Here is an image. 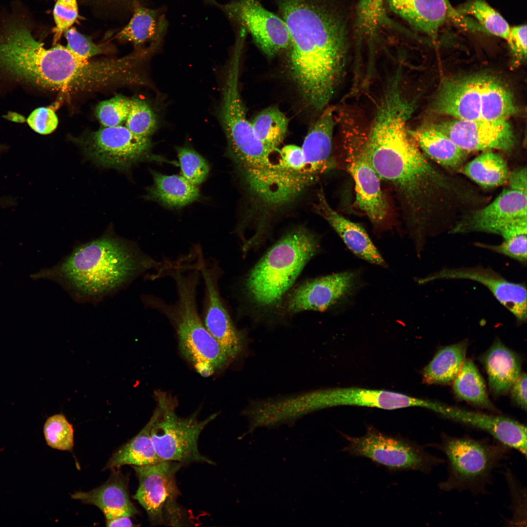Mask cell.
<instances>
[{"mask_svg":"<svg viewBox=\"0 0 527 527\" xmlns=\"http://www.w3.org/2000/svg\"><path fill=\"white\" fill-rule=\"evenodd\" d=\"M203 256L200 269L205 286L203 323L229 359H234L244 349L246 339L235 326L222 301L219 288V265L215 262L206 263Z\"/></svg>","mask_w":527,"mask_h":527,"instance_id":"9a60e30c","label":"cell"},{"mask_svg":"<svg viewBox=\"0 0 527 527\" xmlns=\"http://www.w3.org/2000/svg\"><path fill=\"white\" fill-rule=\"evenodd\" d=\"M107 527H133L134 525L130 519V517L120 516L113 519H107L106 521Z\"/></svg>","mask_w":527,"mask_h":527,"instance_id":"681fc988","label":"cell"},{"mask_svg":"<svg viewBox=\"0 0 527 527\" xmlns=\"http://www.w3.org/2000/svg\"><path fill=\"white\" fill-rule=\"evenodd\" d=\"M251 123L256 137L272 153L286 135L288 120L277 106H270L259 113Z\"/></svg>","mask_w":527,"mask_h":527,"instance_id":"836d02e7","label":"cell"},{"mask_svg":"<svg viewBox=\"0 0 527 527\" xmlns=\"http://www.w3.org/2000/svg\"><path fill=\"white\" fill-rule=\"evenodd\" d=\"M75 500L93 505L103 513L106 520L120 516L131 517L137 510L129 496L127 480L116 472L103 485L89 491H78L71 495Z\"/></svg>","mask_w":527,"mask_h":527,"instance_id":"d4e9b609","label":"cell"},{"mask_svg":"<svg viewBox=\"0 0 527 527\" xmlns=\"http://www.w3.org/2000/svg\"><path fill=\"white\" fill-rule=\"evenodd\" d=\"M485 75H474L445 82L434 103L439 114L463 120H481Z\"/></svg>","mask_w":527,"mask_h":527,"instance_id":"44dd1931","label":"cell"},{"mask_svg":"<svg viewBox=\"0 0 527 527\" xmlns=\"http://www.w3.org/2000/svg\"><path fill=\"white\" fill-rule=\"evenodd\" d=\"M461 15L474 16L488 32L507 39L510 28L507 22L484 0H470L460 5L456 10Z\"/></svg>","mask_w":527,"mask_h":527,"instance_id":"d590c367","label":"cell"},{"mask_svg":"<svg viewBox=\"0 0 527 527\" xmlns=\"http://www.w3.org/2000/svg\"><path fill=\"white\" fill-rule=\"evenodd\" d=\"M480 360L486 372L490 391L495 396L508 392L521 374L520 357L499 340L495 341Z\"/></svg>","mask_w":527,"mask_h":527,"instance_id":"484cf974","label":"cell"},{"mask_svg":"<svg viewBox=\"0 0 527 527\" xmlns=\"http://www.w3.org/2000/svg\"><path fill=\"white\" fill-rule=\"evenodd\" d=\"M153 184L147 189L145 198L168 207H179L196 201L200 196L197 185L182 176L166 175L152 171Z\"/></svg>","mask_w":527,"mask_h":527,"instance_id":"f1b7e54d","label":"cell"},{"mask_svg":"<svg viewBox=\"0 0 527 527\" xmlns=\"http://www.w3.org/2000/svg\"><path fill=\"white\" fill-rule=\"evenodd\" d=\"M344 437L348 441L344 451L367 458L394 471L412 470L429 473L445 461L414 442L385 434L371 427L363 436Z\"/></svg>","mask_w":527,"mask_h":527,"instance_id":"30bf717a","label":"cell"},{"mask_svg":"<svg viewBox=\"0 0 527 527\" xmlns=\"http://www.w3.org/2000/svg\"><path fill=\"white\" fill-rule=\"evenodd\" d=\"M516 111L513 96L507 87L496 78L485 76L481 120L507 119Z\"/></svg>","mask_w":527,"mask_h":527,"instance_id":"e575fe53","label":"cell"},{"mask_svg":"<svg viewBox=\"0 0 527 527\" xmlns=\"http://www.w3.org/2000/svg\"><path fill=\"white\" fill-rule=\"evenodd\" d=\"M125 126L133 134L149 138L156 130L157 119L151 107L138 98L130 100V108L125 121Z\"/></svg>","mask_w":527,"mask_h":527,"instance_id":"8d00e7d4","label":"cell"},{"mask_svg":"<svg viewBox=\"0 0 527 527\" xmlns=\"http://www.w3.org/2000/svg\"><path fill=\"white\" fill-rule=\"evenodd\" d=\"M182 464L172 461L142 466H132L139 482L133 496L154 525L164 524V517L177 507L180 495L176 475Z\"/></svg>","mask_w":527,"mask_h":527,"instance_id":"5bb4252c","label":"cell"},{"mask_svg":"<svg viewBox=\"0 0 527 527\" xmlns=\"http://www.w3.org/2000/svg\"><path fill=\"white\" fill-rule=\"evenodd\" d=\"M446 0V2H447V3H448V4H450V3H449V1H448V0Z\"/></svg>","mask_w":527,"mask_h":527,"instance_id":"816d5d0a","label":"cell"},{"mask_svg":"<svg viewBox=\"0 0 527 527\" xmlns=\"http://www.w3.org/2000/svg\"><path fill=\"white\" fill-rule=\"evenodd\" d=\"M277 163L282 168L293 173L313 177L304 172L305 163L302 147L293 144L287 145L282 148Z\"/></svg>","mask_w":527,"mask_h":527,"instance_id":"bcb514c9","label":"cell"},{"mask_svg":"<svg viewBox=\"0 0 527 527\" xmlns=\"http://www.w3.org/2000/svg\"><path fill=\"white\" fill-rule=\"evenodd\" d=\"M313 209L330 224L353 254L371 264L382 267L387 266L364 228L335 211L322 190L317 194Z\"/></svg>","mask_w":527,"mask_h":527,"instance_id":"7402d4cb","label":"cell"},{"mask_svg":"<svg viewBox=\"0 0 527 527\" xmlns=\"http://www.w3.org/2000/svg\"><path fill=\"white\" fill-rule=\"evenodd\" d=\"M409 132L427 158L448 170H459L468 154L432 126L409 129Z\"/></svg>","mask_w":527,"mask_h":527,"instance_id":"4316f807","label":"cell"},{"mask_svg":"<svg viewBox=\"0 0 527 527\" xmlns=\"http://www.w3.org/2000/svg\"><path fill=\"white\" fill-rule=\"evenodd\" d=\"M366 137V131L357 127L343 128L342 157L354 182L356 203L380 232L389 227V207L368 155Z\"/></svg>","mask_w":527,"mask_h":527,"instance_id":"9c48e42d","label":"cell"},{"mask_svg":"<svg viewBox=\"0 0 527 527\" xmlns=\"http://www.w3.org/2000/svg\"><path fill=\"white\" fill-rule=\"evenodd\" d=\"M43 432L46 444L52 448L71 450L74 446V429L65 416L56 414L45 421Z\"/></svg>","mask_w":527,"mask_h":527,"instance_id":"74e56055","label":"cell"},{"mask_svg":"<svg viewBox=\"0 0 527 527\" xmlns=\"http://www.w3.org/2000/svg\"><path fill=\"white\" fill-rule=\"evenodd\" d=\"M3 203H4L3 202H1V201L0 200V204Z\"/></svg>","mask_w":527,"mask_h":527,"instance_id":"f5cc1de1","label":"cell"},{"mask_svg":"<svg viewBox=\"0 0 527 527\" xmlns=\"http://www.w3.org/2000/svg\"><path fill=\"white\" fill-rule=\"evenodd\" d=\"M458 171L486 188L498 186L507 182L510 173L506 161L491 150L485 151L462 166Z\"/></svg>","mask_w":527,"mask_h":527,"instance_id":"1f68e13d","label":"cell"},{"mask_svg":"<svg viewBox=\"0 0 527 527\" xmlns=\"http://www.w3.org/2000/svg\"><path fill=\"white\" fill-rule=\"evenodd\" d=\"M527 189L508 183L487 205L465 212L449 231L451 234L485 232L503 240L518 234L527 217Z\"/></svg>","mask_w":527,"mask_h":527,"instance_id":"8fae6325","label":"cell"},{"mask_svg":"<svg viewBox=\"0 0 527 527\" xmlns=\"http://www.w3.org/2000/svg\"><path fill=\"white\" fill-rule=\"evenodd\" d=\"M527 235V234L522 235L510 240L503 241L499 244L493 245L476 243L475 245L477 247L504 255L522 264L526 265Z\"/></svg>","mask_w":527,"mask_h":527,"instance_id":"7bdbcfd3","label":"cell"},{"mask_svg":"<svg viewBox=\"0 0 527 527\" xmlns=\"http://www.w3.org/2000/svg\"><path fill=\"white\" fill-rule=\"evenodd\" d=\"M167 27L165 16L160 9L147 8L136 2L131 19L117 37L136 45L149 41L158 43Z\"/></svg>","mask_w":527,"mask_h":527,"instance_id":"83f0119b","label":"cell"},{"mask_svg":"<svg viewBox=\"0 0 527 527\" xmlns=\"http://www.w3.org/2000/svg\"><path fill=\"white\" fill-rule=\"evenodd\" d=\"M77 141L95 163L120 170L151 157L149 138L136 135L121 125L104 127Z\"/></svg>","mask_w":527,"mask_h":527,"instance_id":"4fadbf2b","label":"cell"},{"mask_svg":"<svg viewBox=\"0 0 527 527\" xmlns=\"http://www.w3.org/2000/svg\"><path fill=\"white\" fill-rule=\"evenodd\" d=\"M509 391L514 402L524 410L527 409V374L521 373L511 385Z\"/></svg>","mask_w":527,"mask_h":527,"instance_id":"c3c4849f","label":"cell"},{"mask_svg":"<svg viewBox=\"0 0 527 527\" xmlns=\"http://www.w3.org/2000/svg\"><path fill=\"white\" fill-rule=\"evenodd\" d=\"M468 280L485 285L499 302L521 323L527 317V287L523 283L512 282L488 267L444 268L418 279L419 284L439 280Z\"/></svg>","mask_w":527,"mask_h":527,"instance_id":"e0dca14e","label":"cell"},{"mask_svg":"<svg viewBox=\"0 0 527 527\" xmlns=\"http://www.w3.org/2000/svg\"><path fill=\"white\" fill-rule=\"evenodd\" d=\"M390 8L415 28L436 39L447 15H460L445 0H386Z\"/></svg>","mask_w":527,"mask_h":527,"instance_id":"603a6c76","label":"cell"},{"mask_svg":"<svg viewBox=\"0 0 527 527\" xmlns=\"http://www.w3.org/2000/svg\"><path fill=\"white\" fill-rule=\"evenodd\" d=\"M27 122L35 132L47 135L52 133L56 129L59 121L53 109L50 107H41L31 112L27 119Z\"/></svg>","mask_w":527,"mask_h":527,"instance_id":"f6af8a7d","label":"cell"},{"mask_svg":"<svg viewBox=\"0 0 527 527\" xmlns=\"http://www.w3.org/2000/svg\"><path fill=\"white\" fill-rule=\"evenodd\" d=\"M359 277L345 271L305 282L289 294L287 311L295 314L306 310L323 312L351 296L357 289Z\"/></svg>","mask_w":527,"mask_h":527,"instance_id":"ac0fdd59","label":"cell"},{"mask_svg":"<svg viewBox=\"0 0 527 527\" xmlns=\"http://www.w3.org/2000/svg\"><path fill=\"white\" fill-rule=\"evenodd\" d=\"M157 406L149 421L150 434L155 451L162 461L183 465L192 463H215L202 455L198 447L199 436L206 426L218 415L214 413L199 420L195 412L187 417L176 413V405L167 393L157 391Z\"/></svg>","mask_w":527,"mask_h":527,"instance_id":"ba28073f","label":"cell"},{"mask_svg":"<svg viewBox=\"0 0 527 527\" xmlns=\"http://www.w3.org/2000/svg\"><path fill=\"white\" fill-rule=\"evenodd\" d=\"M182 176L198 185L207 177L209 167L206 160L194 150L185 146L177 148Z\"/></svg>","mask_w":527,"mask_h":527,"instance_id":"f35d334b","label":"cell"},{"mask_svg":"<svg viewBox=\"0 0 527 527\" xmlns=\"http://www.w3.org/2000/svg\"><path fill=\"white\" fill-rule=\"evenodd\" d=\"M468 346L467 341L441 348L423 369V382L428 385L452 383L465 361Z\"/></svg>","mask_w":527,"mask_h":527,"instance_id":"f546056e","label":"cell"},{"mask_svg":"<svg viewBox=\"0 0 527 527\" xmlns=\"http://www.w3.org/2000/svg\"><path fill=\"white\" fill-rule=\"evenodd\" d=\"M435 412L449 420L484 431L498 442L527 456V427L517 421L441 403L437 405Z\"/></svg>","mask_w":527,"mask_h":527,"instance_id":"ffe728a7","label":"cell"},{"mask_svg":"<svg viewBox=\"0 0 527 527\" xmlns=\"http://www.w3.org/2000/svg\"><path fill=\"white\" fill-rule=\"evenodd\" d=\"M130 108V99L116 96L100 102L96 108V115L104 127L116 126L125 122Z\"/></svg>","mask_w":527,"mask_h":527,"instance_id":"ab89813d","label":"cell"},{"mask_svg":"<svg viewBox=\"0 0 527 527\" xmlns=\"http://www.w3.org/2000/svg\"><path fill=\"white\" fill-rule=\"evenodd\" d=\"M288 30L291 77L304 105L317 113L332 99L346 57L344 24L326 0H277Z\"/></svg>","mask_w":527,"mask_h":527,"instance_id":"7a4b0ae2","label":"cell"},{"mask_svg":"<svg viewBox=\"0 0 527 527\" xmlns=\"http://www.w3.org/2000/svg\"><path fill=\"white\" fill-rule=\"evenodd\" d=\"M426 399L380 389L336 387L297 393L293 398L295 409L301 415L327 407L355 405L392 410L411 406L424 408Z\"/></svg>","mask_w":527,"mask_h":527,"instance_id":"7c38bea8","label":"cell"},{"mask_svg":"<svg viewBox=\"0 0 527 527\" xmlns=\"http://www.w3.org/2000/svg\"><path fill=\"white\" fill-rule=\"evenodd\" d=\"M511 496V511L512 516L508 524L511 526H526L527 497L526 488L519 483L509 470L504 473Z\"/></svg>","mask_w":527,"mask_h":527,"instance_id":"60d3db41","label":"cell"},{"mask_svg":"<svg viewBox=\"0 0 527 527\" xmlns=\"http://www.w3.org/2000/svg\"><path fill=\"white\" fill-rule=\"evenodd\" d=\"M142 55L89 61L60 44L50 49L42 45L36 56L32 85L75 95L141 83L142 79L138 68Z\"/></svg>","mask_w":527,"mask_h":527,"instance_id":"5b68a950","label":"cell"},{"mask_svg":"<svg viewBox=\"0 0 527 527\" xmlns=\"http://www.w3.org/2000/svg\"><path fill=\"white\" fill-rule=\"evenodd\" d=\"M207 2L212 4H217L215 0H206Z\"/></svg>","mask_w":527,"mask_h":527,"instance_id":"f907efd6","label":"cell"},{"mask_svg":"<svg viewBox=\"0 0 527 527\" xmlns=\"http://www.w3.org/2000/svg\"><path fill=\"white\" fill-rule=\"evenodd\" d=\"M221 7L230 19L248 31L268 57H273L288 48L290 39L285 23L258 0H235Z\"/></svg>","mask_w":527,"mask_h":527,"instance_id":"2e32d148","label":"cell"},{"mask_svg":"<svg viewBox=\"0 0 527 527\" xmlns=\"http://www.w3.org/2000/svg\"><path fill=\"white\" fill-rule=\"evenodd\" d=\"M431 126L468 153L493 149L510 152L515 144V136L507 119H454Z\"/></svg>","mask_w":527,"mask_h":527,"instance_id":"d6986e66","label":"cell"},{"mask_svg":"<svg viewBox=\"0 0 527 527\" xmlns=\"http://www.w3.org/2000/svg\"><path fill=\"white\" fill-rule=\"evenodd\" d=\"M512 54L518 61L527 58V26H515L510 30L507 39Z\"/></svg>","mask_w":527,"mask_h":527,"instance_id":"7dc6e473","label":"cell"},{"mask_svg":"<svg viewBox=\"0 0 527 527\" xmlns=\"http://www.w3.org/2000/svg\"><path fill=\"white\" fill-rule=\"evenodd\" d=\"M316 238L298 228L284 236L255 265L245 283L247 295L260 307L277 303L318 250Z\"/></svg>","mask_w":527,"mask_h":527,"instance_id":"8992f818","label":"cell"},{"mask_svg":"<svg viewBox=\"0 0 527 527\" xmlns=\"http://www.w3.org/2000/svg\"><path fill=\"white\" fill-rule=\"evenodd\" d=\"M431 446L445 455L447 464V477L439 484V488L446 492L467 490L475 494L486 492L493 471L508 457L510 449L495 439L446 433Z\"/></svg>","mask_w":527,"mask_h":527,"instance_id":"52a82bcc","label":"cell"},{"mask_svg":"<svg viewBox=\"0 0 527 527\" xmlns=\"http://www.w3.org/2000/svg\"><path fill=\"white\" fill-rule=\"evenodd\" d=\"M64 33L67 41L66 47L81 57L89 59L104 51L101 45L96 44L89 37L81 34L74 27L70 28Z\"/></svg>","mask_w":527,"mask_h":527,"instance_id":"ee69618b","label":"cell"},{"mask_svg":"<svg viewBox=\"0 0 527 527\" xmlns=\"http://www.w3.org/2000/svg\"><path fill=\"white\" fill-rule=\"evenodd\" d=\"M148 421L135 436L112 455L104 469L118 468L125 465L142 466L162 461L154 448Z\"/></svg>","mask_w":527,"mask_h":527,"instance_id":"4dcf8cb0","label":"cell"},{"mask_svg":"<svg viewBox=\"0 0 527 527\" xmlns=\"http://www.w3.org/2000/svg\"><path fill=\"white\" fill-rule=\"evenodd\" d=\"M453 390L456 397L482 408L498 412L490 400L485 382L474 362L465 361L453 382Z\"/></svg>","mask_w":527,"mask_h":527,"instance_id":"d6a6232c","label":"cell"},{"mask_svg":"<svg viewBox=\"0 0 527 527\" xmlns=\"http://www.w3.org/2000/svg\"><path fill=\"white\" fill-rule=\"evenodd\" d=\"M55 27L53 29V44L71 27L79 17L77 0H57L53 9Z\"/></svg>","mask_w":527,"mask_h":527,"instance_id":"b9f144b4","label":"cell"},{"mask_svg":"<svg viewBox=\"0 0 527 527\" xmlns=\"http://www.w3.org/2000/svg\"><path fill=\"white\" fill-rule=\"evenodd\" d=\"M321 113L310 128L302 147L305 163L304 172L316 178L329 167L336 122L332 107L327 106Z\"/></svg>","mask_w":527,"mask_h":527,"instance_id":"cb8c5ba5","label":"cell"},{"mask_svg":"<svg viewBox=\"0 0 527 527\" xmlns=\"http://www.w3.org/2000/svg\"><path fill=\"white\" fill-rule=\"evenodd\" d=\"M160 263L132 243L106 235L78 246L58 264L32 277L55 281L78 300L94 301Z\"/></svg>","mask_w":527,"mask_h":527,"instance_id":"3957f363","label":"cell"},{"mask_svg":"<svg viewBox=\"0 0 527 527\" xmlns=\"http://www.w3.org/2000/svg\"><path fill=\"white\" fill-rule=\"evenodd\" d=\"M414 106L403 88L386 87L366 131V148L380 180L394 191L414 245L420 246L447 228L446 217L474 195L434 166L410 135L407 123Z\"/></svg>","mask_w":527,"mask_h":527,"instance_id":"6da1fadb","label":"cell"},{"mask_svg":"<svg viewBox=\"0 0 527 527\" xmlns=\"http://www.w3.org/2000/svg\"><path fill=\"white\" fill-rule=\"evenodd\" d=\"M174 281L177 298L168 303L160 297H144L148 306L165 316L173 326L183 356L204 377L226 367L230 360L208 331L200 316L197 291L201 274L197 262L176 260L164 267L163 276Z\"/></svg>","mask_w":527,"mask_h":527,"instance_id":"277c9868","label":"cell"}]
</instances>
